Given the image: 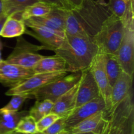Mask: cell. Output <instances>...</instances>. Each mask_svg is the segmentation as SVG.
Returning a JSON list of instances; mask_svg holds the SVG:
<instances>
[{"mask_svg":"<svg viewBox=\"0 0 134 134\" xmlns=\"http://www.w3.org/2000/svg\"><path fill=\"white\" fill-rule=\"evenodd\" d=\"M110 14L107 5L83 0L81 6L67 12L65 34L93 38Z\"/></svg>","mask_w":134,"mask_h":134,"instance_id":"6da1fadb","label":"cell"},{"mask_svg":"<svg viewBox=\"0 0 134 134\" xmlns=\"http://www.w3.org/2000/svg\"><path fill=\"white\" fill-rule=\"evenodd\" d=\"M98 52V47L92 38L65 34L64 41L54 51L66 63L69 73L81 72L88 68Z\"/></svg>","mask_w":134,"mask_h":134,"instance_id":"7a4b0ae2","label":"cell"},{"mask_svg":"<svg viewBox=\"0 0 134 134\" xmlns=\"http://www.w3.org/2000/svg\"><path fill=\"white\" fill-rule=\"evenodd\" d=\"M99 134H134L133 92L107 111Z\"/></svg>","mask_w":134,"mask_h":134,"instance_id":"3957f363","label":"cell"},{"mask_svg":"<svg viewBox=\"0 0 134 134\" xmlns=\"http://www.w3.org/2000/svg\"><path fill=\"white\" fill-rule=\"evenodd\" d=\"M134 0H129L122 17L124 30L116 56L122 70L133 77L134 73Z\"/></svg>","mask_w":134,"mask_h":134,"instance_id":"277c9868","label":"cell"},{"mask_svg":"<svg viewBox=\"0 0 134 134\" xmlns=\"http://www.w3.org/2000/svg\"><path fill=\"white\" fill-rule=\"evenodd\" d=\"M124 30L122 18L110 14L93 38L98 50L105 54L116 55Z\"/></svg>","mask_w":134,"mask_h":134,"instance_id":"5b68a950","label":"cell"},{"mask_svg":"<svg viewBox=\"0 0 134 134\" xmlns=\"http://www.w3.org/2000/svg\"><path fill=\"white\" fill-rule=\"evenodd\" d=\"M17 38L15 47L5 60L10 64L33 68L39 60L44 57L37 53L43 49L42 46L30 43L22 35Z\"/></svg>","mask_w":134,"mask_h":134,"instance_id":"8992f818","label":"cell"},{"mask_svg":"<svg viewBox=\"0 0 134 134\" xmlns=\"http://www.w3.org/2000/svg\"><path fill=\"white\" fill-rule=\"evenodd\" d=\"M81 76V71L69 73L35 91L31 97L35 99L36 101L47 99L54 102L60 96L75 86L79 81Z\"/></svg>","mask_w":134,"mask_h":134,"instance_id":"52a82bcc","label":"cell"},{"mask_svg":"<svg viewBox=\"0 0 134 134\" xmlns=\"http://www.w3.org/2000/svg\"><path fill=\"white\" fill-rule=\"evenodd\" d=\"M68 74L69 72L67 71L51 73H35L19 84L10 87L5 93V95L9 96L25 95L31 98V95L35 91L54 80L66 76Z\"/></svg>","mask_w":134,"mask_h":134,"instance_id":"ba28073f","label":"cell"},{"mask_svg":"<svg viewBox=\"0 0 134 134\" xmlns=\"http://www.w3.org/2000/svg\"><path fill=\"white\" fill-rule=\"evenodd\" d=\"M24 22L26 27L30 28V30L26 29L24 34L34 37L41 42L43 49L54 51L64 41L65 34L51 30L39 24L32 22L30 19L25 20Z\"/></svg>","mask_w":134,"mask_h":134,"instance_id":"9c48e42d","label":"cell"},{"mask_svg":"<svg viewBox=\"0 0 134 134\" xmlns=\"http://www.w3.org/2000/svg\"><path fill=\"white\" fill-rule=\"evenodd\" d=\"M89 68L98 85L101 97L105 103L107 111H108L111 109V88L105 68V54L103 52L98 50Z\"/></svg>","mask_w":134,"mask_h":134,"instance_id":"30bf717a","label":"cell"},{"mask_svg":"<svg viewBox=\"0 0 134 134\" xmlns=\"http://www.w3.org/2000/svg\"><path fill=\"white\" fill-rule=\"evenodd\" d=\"M102 110H107V107L101 97L75 108L67 116L65 122V130L68 131L86 118Z\"/></svg>","mask_w":134,"mask_h":134,"instance_id":"8fae6325","label":"cell"},{"mask_svg":"<svg viewBox=\"0 0 134 134\" xmlns=\"http://www.w3.org/2000/svg\"><path fill=\"white\" fill-rule=\"evenodd\" d=\"M101 97L92 74L89 67L81 71L75 108Z\"/></svg>","mask_w":134,"mask_h":134,"instance_id":"7c38bea8","label":"cell"},{"mask_svg":"<svg viewBox=\"0 0 134 134\" xmlns=\"http://www.w3.org/2000/svg\"><path fill=\"white\" fill-rule=\"evenodd\" d=\"M32 68H27L7 63L0 62V83L5 86L12 87L34 74Z\"/></svg>","mask_w":134,"mask_h":134,"instance_id":"4fadbf2b","label":"cell"},{"mask_svg":"<svg viewBox=\"0 0 134 134\" xmlns=\"http://www.w3.org/2000/svg\"><path fill=\"white\" fill-rule=\"evenodd\" d=\"M67 12V10L54 7L49 13L45 15L29 19L58 32L65 34Z\"/></svg>","mask_w":134,"mask_h":134,"instance_id":"5bb4252c","label":"cell"},{"mask_svg":"<svg viewBox=\"0 0 134 134\" xmlns=\"http://www.w3.org/2000/svg\"><path fill=\"white\" fill-rule=\"evenodd\" d=\"M133 77L122 71L111 91V108L121 102L130 92L132 91Z\"/></svg>","mask_w":134,"mask_h":134,"instance_id":"9a60e30c","label":"cell"},{"mask_svg":"<svg viewBox=\"0 0 134 134\" xmlns=\"http://www.w3.org/2000/svg\"><path fill=\"white\" fill-rule=\"evenodd\" d=\"M79 82L54 102L51 112L61 117L68 115L75 109Z\"/></svg>","mask_w":134,"mask_h":134,"instance_id":"2e32d148","label":"cell"},{"mask_svg":"<svg viewBox=\"0 0 134 134\" xmlns=\"http://www.w3.org/2000/svg\"><path fill=\"white\" fill-rule=\"evenodd\" d=\"M107 110L98 112L88 118H86L82 122L77 123L76 126L68 130L71 133H96L99 134L103 118Z\"/></svg>","mask_w":134,"mask_h":134,"instance_id":"e0dca14e","label":"cell"},{"mask_svg":"<svg viewBox=\"0 0 134 134\" xmlns=\"http://www.w3.org/2000/svg\"><path fill=\"white\" fill-rule=\"evenodd\" d=\"M32 69L35 74L67 71L65 60L56 55L51 56H44V57L37 62Z\"/></svg>","mask_w":134,"mask_h":134,"instance_id":"ac0fdd59","label":"cell"},{"mask_svg":"<svg viewBox=\"0 0 134 134\" xmlns=\"http://www.w3.org/2000/svg\"><path fill=\"white\" fill-rule=\"evenodd\" d=\"M26 30V26L20 16H9L4 22L0 32L3 38H15L22 35Z\"/></svg>","mask_w":134,"mask_h":134,"instance_id":"d6986e66","label":"cell"},{"mask_svg":"<svg viewBox=\"0 0 134 134\" xmlns=\"http://www.w3.org/2000/svg\"><path fill=\"white\" fill-rule=\"evenodd\" d=\"M28 114V111L5 112L0 114V134H8L15 131L21 118Z\"/></svg>","mask_w":134,"mask_h":134,"instance_id":"ffe728a7","label":"cell"},{"mask_svg":"<svg viewBox=\"0 0 134 134\" xmlns=\"http://www.w3.org/2000/svg\"><path fill=\"white\" fill-rule=\"evenodd\" d=\"M105 54V68L111 88L122 71L117 56L115 54Z\"/></svg>","mask_w":134,"mask_h":134,"instance_id":"44dd1931","label":"cell"},{"mask_svg":"<svg viewBox=\"0 0 134 134\" xmlns=\"http://www.w3.org/2000/svg\"><path fill=\"white\" fill-rule=\"evenodd\" d=\"M38 2L37 0H3L4 14L9 16H20L26 7Z\"/></svg>","mask_w":134,"mask_h":134,"instance_id":"7402d4cb","label":"cell"},{"mask_svg":"<svg viewBox=\"0 0 134 134\" xmlns=\"http://www.w3.org/2000/svg\"><path fill=\"white\" fill-rule=\"evenodd\" d=\"M53 8L48 4L38 1L26 7L21 13L20 18L25 20L29 18L42 17L49 13Z\"/></svg>","mask_w":134,"mask_h":134,"instance_id":"603a6c76","label":"cell"},{"mask_svg":"<svg viewBox=\"0 0 134 134\" xmlns=\"http://www.w3.org/2000/svg\"><path fill=\"white\" fill-rule=\"evenodd\" d=\"M54 102L50 100L36 101L34 106L28 111V114L34 118L36 122L52 111Z\"/></svg>","mask_w":134,"mask_h":134,"instance_id":"cb8c5ba5","label":"cell"},{"mask_svg":"<svg viewBox=\"0 0 134 134\" xmlns=\"http://www.w3.org/2000/svg\"><path fill=\"white\" fill-rule=\"evenodd\" d=\"M36 121L33 117L27 114L22 117L16 127V132L24 134H34L37 132Z\"/></svg>","mask_w":134,"mask_h":134,"instance_id":"d4e9b609","label":"cell"},{"mask_svg":"<svg viewBox=\"0 0 134 134\" xmlns=\"http://www.w3.org/2000/svg\"><path fill=\"white\" fill-rule=\"evenodd\" d=\"M29 98L30 97L28 95H13L10 101L5 106L0 109V114L5 112H14L19 111L24 101Z\"/></svg>","mask_w":134,"mask_h":134,"instance_id":"484cf974","label":"cell"},{"mask_svg":"<svg viewBox=\"0 0 134 134\" xmlns=\"http://www.w3.org/2000/svg\"><path fill=\"white\" fill-rule=\"evenodd\" d=\"M127 3L122 0H109L107 3V7L109 13L119 18H122L126 9Z\"/></svg>","mask_w":134,"mask_h":134,"instance_id":"4316f807","label":"cell"},{"mask_svg":"<svg viewBox=\"0 0 134 134\" xmlns=\"http://www.w3.org/2000/svg\"><path fill=\"white\" fill-rule=\"evenodd\" d=\"M59 117L60 116H58L57 114H55L52 112L44 116L41 119L37 122L36 124L37 131H41V132L44 131L49 126H51L56 120L58 119Z\"/></svg>","mask_w":134,"mask_h":134,"instance_id":"83f0119b","label":"cell"},{"mask_svg":"<svg viewBox=\"0 0 134 134\" xmlns=\"http://www.w3.org/2000/svg\"><path fill=\"white\" fill-rule=\"evenodd\" d=\"M67 116L68 115L59 117L58 119L56 120L51 126L43 132H44L46 134H58L60 131L65 130V122Z\"/></svg>","mask_w":134,"mask_h":134,"instance_id":"f1b7e54d","label":"cell"},{"mask_svg":"<svg viewBox=\"0 0 134 134\" xmlns=\"http://www.w3.org/2000/svg\"><path fill=\"white\" fill-rule=\"evenodd\" d=\"M39 2L48 4L53 7L69 11L73 9L67 0H37Z\"/></svg>","mask_w":134,"mask_h":134,"instance_id":"f546056e","label":"cell"},{"mask_svg":"<svg viewBox=\"0 0 134 134\" xmlns=\"http://www.w3.org/2000/svg\"><path fill=\"white\" fill-rule=\"evenodd\" d=\"M67 1L70 4L71 6L74 9V8H77L81 6L83 0H67Z\"/></svg>","mask_w":134,"mask_h":134,"instance_id":"4dcf8cb0","label":"cell"},{"mask_svg":"<svg viewBox=\"0 0 134 134\" xmlns=\"http://www.w3.org/2000/svg\"><path fill=\"white\" fill-rule=\"evenodd\" d=\"M7 16L6 14H3L1 17H0V32H1V28L3 27V25L4 22L6 20L7 18Z\"/></svg>","mask_w":134,"mask_h":134,"instance_id":"1f68e13d","label":"cell"},{"mask_svg":"<svg viewBox=\"0 0 134 134\" xmlns=\"http://www.w3.org/2000/svg\"><path fill=\"white\" fill-rule=\"evenodd\" d=\"M4 14L3 11V0H0V17Z\"/></svg>","mask_w":134,"mask_h":134,"instance_id":"d6a6232c","label":"cell"},{"mask_svg":"<svg viewBox=\"0 0 134 134\" xmlns=\"http://www.w3.org/2000/svg\"><path fill=\"white\" fill-rule=\"evenodd\" d=\"M3 49V43L1 42V39H0V62L3 60L2 58H1V51H2Z\"/></svg>","mask_w":134,"mask_h":134,"instance_id":"836d02e7","label":"cell"},{"mask_svg":"<svg viewBox=\"0 0 134 134\" xmlns=\"http://www.w3.org/2000/svg\"><path fill=\"white\" fill-rule=\"evenodd\" d=\"M96 1L98 3L101 4V5H107V3L105 2V0H96Z\"/></svg>","mask_w":134,"mask_h":134,"instance_id":"e575fe53","label":"cell"},{"mask_svg":"<svg viewBox=\"0 0 134 134\" xmlns=\"http://www.w3.org/2000/svg\"><path fill=\"white\" fill-rule=\"evenodd\" d=\"M58 134H69V132H68V131H67V130H64L62 131H60V133H58Z\"/></svg>","mask_w":134,"mask_h":134,"instance_id":"d590c367","label":"cell"},{"mask_svg":"<svg viewBox=\"0 0 134 134\" xmlns=\"http://www.w3.org/2000/svg\"><path fill=\"white\" fill-rule=\"evenodd\" d=\"M69 132V131H68ZM69 134H97L96 133H93V132H90V133H71L69 132Z\"/></svg>","mask_w":134,"mask_h":134,"instance_id":"8d00e7d4","label":"cell"},{"mask_svg":"<svg viewBox=\"0 0 134 134\" xmlns=\"http://www.w3.org/2000/svg\"><path fill=\"white\" fill-rule=\"evenodd\" d=\"M8 134H24V133H18V132H16V131H13V132H11L10 133H8Z\"/></svg>","mask_w":134,"mask_h":134,"instance_id":"74e56055","label":"cell"},{"mask_svg":"<svg viewBox=\"0 0 134 134\" xmlns=\"http://www.w3.org/2000/svg\"><path fill=\"white\" fill-rule=\"evenodd\" d=\"M34 134H46L44 132H41V131H37V132H36Z\"/></svg>","mask_w":134,"mask_h":134,"instance_id":"f35d334b","label":"cell"},{"mask_svg":"<svg viewBox=\"0 0 134 134\" xmlns=\"http://www.w3.org/2000/svg\"><path fill=\"white\" fill-rule=\"evenodd\" d=\"M122 1H124V2H126V3H128V1H129V0H122Z\"/></svg>","mask_w":134,"mask_h":134,"instance_id":"ab89813d","label":"cell"}]
</instances>
